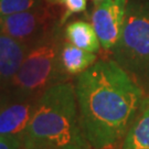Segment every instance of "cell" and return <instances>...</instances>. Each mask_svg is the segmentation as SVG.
Instances as JSON below:
<instances>
[{
    "label": "cell",
    "instance_id": "obj_1",
    "mask_svg": "<svg viewBox=\"0 0 149 149\" xmlns=\"http://www.w3.org/2000/svg\"><path fill=\"white\" fill-rule=\"evenodd\" d=\"M81 125L93 149L124 139L145 101V91L115 61L100 60L75 81Z\"/></svg>",
    "mask_w": 149,
    "mask_h": 149
},
{
    "label": "cell",
    "instance_id": "obj_2",
    "mask_svg": "<svg viewBox=\"0 0 149 149\" xmlns=\"http://www.w3.org/2000/svg\"><path fill=\"white\" fill-rule=\"evenodd\" d=\"M20 139L23 149H93L81 125L71 82L51 86L38 98Z\"/></svg>",
    "mask_w": 149,
    "mask_h": 149
},
{
    "label": "cell",
    "instance_id": "obj_3",
    "mask_svg": "<svg viewBox=\"0 0 149 149\" xmlns=\"http://www.w3.org/2000/svg\"><path fill=\"white\" fill-rule=\"evenodd\" d=\"M61 27H56L47 38L29 49L19 71L0 98L38 100L45 91L66 81L60 53L62 48Z\"/></svg>",
    "mask_w": 149,
    "mask_h": 149
},
{
    "label": "cell",
    "instance_id": "obj_4",
    "mask_svg": "<svg viewBox=\"0 0 149 149\" xmlns=\"http://www.w3.org/2000/svg\"><path fill=\"white\" fill-rule=\"evenodd\" d=\"M115 60L149 92V0H128L122 34L113 49Z\"/></svg>",
    "mask_w": 149,
    "mask_h": 149
},
{
    "label": "cell",
    "instance_id": "obj_5",
    "mask_svg": "<svg viewBox=\"0 0 149 149\" xmlns=\"http://www.w3.org/2000/svg\"><path fill=\"white\" fill-rule=\"evenodd\" d=\"M50 6L47 2L36 9L0 18V33L27 44L29 48L36 45L60 27Z\"/></svg>",
    "mask_w": 149,
    "mask_h": 149
},
{
    "label": "cell",
    "instance_id": "obj_6",
    "mask_svg": "<svg viewBox=\"0 0 149 149\" xmlns=\"http://www.w3.org/2000/svg\"><path fill=\"white\" fill-rule=\"evenodd\" d=\"M128 0H103L91 16V23L100 39L101 47L109 51L116 47L126 18Z\"/></svg>",
    "mask_w": 149,
    "mask_h": 149
},
{
    "label": "cell",
    "instance_id": "obj_7",
    "mask_svg": "<svg viewBox=\"0 0 149 149\" xmlns=\"http://www.w3.org/2000/svg\"><path fill=\"white\" fill-rule=\"evenodd\" d=\"M37 101L0 98V135L20 137L31 119Z\"/></svg>",
    "mask_w": 149,
    "mask_h": 149
},
{
    "label": "cell",
    "instance_id": "obj_8",
    "mask_svg": "<svg viewBox=\"0 0 149 149\" xmlns=\"http://www.w3.org/2000/svg\"><path fill=\"white\" fill-rule=\"evenodd\" d=\"M29 49L27 44L0 33V76L3 85V94L20 69Z\"/></svg>",
    "mask_w": 149,
    "mask_h": 149
},
{
    "label": "cell",
    "instance_id": "obj_9",
    "mask_svg": "<svg viewBox=\"0 0 149 149\" xmlns=\"http://www.w3.org/2000/svg\"><path fill=\"white\" fill-rule=\"evenodd\" d=\"M62 69L66 75H80L97 62L96 53L88 52L73 45L70 42H63L60 53Z\"/></svg>",
    "mask_w": 149,
    "mask_h": 149
},
{
    "label": "cell",
    "instance_id": "obj_10",
    "mask_svg": "<svg viewBox=\"0 0 149 149\" xmlns=\"http://www.w3.org/2000/svg\"><path fill=\"white\" fill-rule=\"evenodd\" d=\"M64 38L68 42L88 52L97 53L101 42L93 24L84 20L69 22L64 29Z\"/></svg>",
    "mask_w": 149,
    "mask_h": 149
},
{
    "label": "cell",
    "instance_id": "obj_11",
    "mask_svg": "<svg viewBox=\"0 0 149 149\" xmlns=\"http://www.w3.org/2000/svg\"><path fill=\"white\" fill-rule=\"evenodd\" d=\"M122 149H149V100L141 108L123 139Z\"/></svg>",
    "mask_w": 149,
    "mask_h": 149
},
{
    "label": "cell",
    "instance_id": "obj_12",
    "mask_svg": "<svg viewBox=\"0 0 149 149\" xmlns=\"http://www.w3.org/2000/svg\"><path fill=\"white\" fill-rule=\"evenodd\" d=\"M47 5L45 0H0V18Z\"/></svg>",
    "mask_w": 149,
    "mask_h": 149
},
{
    "label": "cell",
    "instance_id": "obj_13",
    "mask_svg": "<svg viewBox=\"0 0 149 149\" xmlns=\"http://www.w3.org/2000/svg\"><path fill=\"white\" fill-rule=\"evenodd\" d=\"M45 1L52 6L59 5L64 8L62 17L59 20L60 27H62L64 23H66L70 17L85 12L87 8V0H45Z\"/></svg>",
    "mask_w": 149,
    "mask_h": 149
},
{
    "label": "cell",
    "instance_id": "obj_14",
    "mask_svg": "<svg viewBox=\"0 0 149 149\" xmlns=\"http://www.w3.org/2000/svg\"><path fill=\"white\" fill-rule=\"evenodd\" d=\"M22 144L19 136L0 135V149H21Z\"/></svg>",
    "mask_w": 149,
    "mask_h": 149
},
{
    "label": "cell",
    "instance_id": "obj_15",
    "mask_svg": "<svg viewBox=\"0 0 149 149\" xmlns=\"http://www.w3.org/2000/svg\"><path fill=\"white\" fill-rule=\"evenodd\" d=\"M3 94V85H2V81H1V76H0V96Z\"/></svg>",
    "mask_w": 149,
    "mask_h": 149
},
{
    "label": "cell",
    "instance_id": "obj_16",
    "mask_svg": "<svg viewBox=\"0 0 149 149\" xmlns=\"http://www.w3.org/2000/svg\"><path fill=\"white\" fill-rule=\"evenodd\" d=\"M103 0H93V2L95 3V5H97V3H100V2H102Z\"/></svg>",
    "mask_w": 149,
    "mask_h": 149
},
{
    "label": "cell",
    "instance_id": "obj_17",
    "mask_svg": "<svg viewBox=\"0 0 149 149\" xmlns=\"http://www.w3.org/2000/svg\"><path fill=\"white\" fill-rule=\"evenodd\" d=\"M21 149H23V148H21Z\"/></svg>",
    "mask_w": 149,
    "mask_h": 149
}]
</instances>
